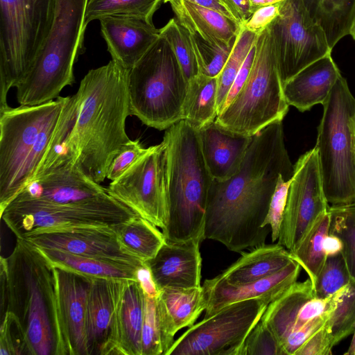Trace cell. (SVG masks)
<instances>
[{
	"label": "cell",
	"mask_w": 355,
	"mask_h": 355,
	"mask_svg": "<svg viewBox=\"0 0 355 355\" xmlns=\"http://www.w3.org/2000/svg\"><path fill=\"white\" fill-rule=\"evenodd\" d=\"M242 256L218 277L232 285L251 283L276 273L293 259L291 252L279 243L261 245Z\"/></svg>",
	"instance_id": "83f0119b"
},
{
	"label": "cell",
	"mask_w": 355,
	"mask_h": 355,
	"mask_svg": "<svg viewBox=\"0 0 355 355\" xmlns=\"http://www.w3.org/2000/svg\"><path fill=\"white\" fill-rule=\"evenodd\" d=\"M257 35L242 26L231 53L218 76L216 107L218 114L223 110L229 90L246 59Z\"/></svg>",
	"instance_id": "d590c367"
},
{
	"label": "cell",
	"mask_w": 355,
	"mask_h": 355,
	"mask_svg": "<svg viewBox=\"0 0 355 355\" xmlns=\"http://www.w3.org/2000/svg\"><path fill=\"white\" fill-rule=\"evenodd\" d=\"M200 242L166 240L156 255L144 262L159 290L164 288L200 287L202 257Z\"/></svg>",
	"instance_id": "44dd1931"
},
{
	"label": "cell",
	"mask_w": 355,
	"mask_h": 355,
	"mask_svg": "<svg viewBox=\"0 0 355 355\" xmlns=\"http://www.w3.org/2000/svg\"><path fill=\"white\" fill-rule=\"evenodd\" d=\"M354 351H355V329H354V331L353 333V337H352L350 345H349V347L348 348L347 352H345V354L353 355Z\"/></svg>",
	"instance_id": "91938a15"
},
{
	"label": "cell",
	"mask_w": 355,
	"mask_h": 355,
	"mask_svg": "<svg viewBox=\"0 0 355 355\" xmlns=\"http://www.w3.org/2000/svg\"><path fill=\"white\" fill-rule=\"evenodd\" d=\"M101 35L112 60L130 70L160 36L153 21L134 15H114L100 20Z\"/></svg>",
	"instance_id": "ffe728a7"
},
{
	"label": "cell",
	"mask_w": 355,
	"mask_h": 355,
	"mask_svg": "<svg viewBox=\"0 0 355 355\" xmlns=\"http://www.w3.org/2000/svg\"><path fill=\"white\" fill-rule=\"evenodd\" d=\"M137 280L146 295L152 297H157L159 295V291L153 281L149 268L145 263L137 271Z\"/></svg>",
	"instance_id": "db71d44e"
},
{
	"label": "cell",
	"mask_w": 355,
	"mask_h": 355,
	"mask_svg": "<svg viewBox=\"0 0 355 355\" xmlns=\"http://www.w3.org/2000/svg\"><path fill=\"white\" fill-rule=\"evenodd\" d=\"M329 319L296 352L295 355H329L334 347Z\"/></svg>",
	"instance_id": "681fc988"
},
{
	"label": "cell",
	"mask_w": 355,
	"mask_h": 355,
	"mask_svg": "<svg viewBox=\"0 0 355 355\" xmlns=\"http://www.w3.org/2000/svg\"><path fill=\"white\" fill-rule=\"evenodd\" d=\"M256 42L252 46L227 94L223 109L229 105L244 85L251 69L255 53Z\"/></svg>",
	"instance_id": "816d5d0a"
},
{
	"label": "cell",
	"mask_w": 355,
	"mask_h": 355,
	"mask_svg": "<svg viewBox=\"0 0 355 355\" xmlns=\"http://www.w3.org/2000/svg\"><path fill=\"white\" fill-rule=\"evenodd\" d=\"M137 216L114 197L95 202L61 205L17 196L1 211V219L17 239L36 232L114 226Z\"/></svg>",
	"instance_id": "8fae6325"
},
{
	"label": "cell",
	"mask_w": 355,
	"mask_h": 355,
	"mask_svg": "<svg viewBox=\"0 0 355 355\" xmlns=\"http://www.w3.org/2000/svg\"><path fill=\"white\" fill-rule=\"evenodd\" d=\"M292 164L284 142L282 121L252 136L239 170L224 181L213 180L205 216V238L228 250L265 244L270 229L263 225L278 178H292Z\"/></svg>",
	"instance_id": "6da1fadb"
},
{
	"label": "cell",
	"mask_w": 355,
	"mask_h": 355,
	"mask_svg": "<svg viewBox=\"0 0 355 355\" xmlns=\"http://www.w3.org/2000/svg\"><path fill=\"white\" fill-rule=\"evenodd\" d=\"M173 12L188 32L220 45L232 46L242 26L224 14L183 0H170Z\"/></svg>",
	"instance_id": "4316f807"
},
{
	"label": "cell",
	"mask_w": 355,
	"mask_h": 355,
	"mask_svg": "<svg viewBox=\"0 0 355 355\" xmlns=\"http://www.w3.org/2000/svg\"><path fill=\"white\" fill-rule=\"evenodd\" d=\"M314 297L309 278L303 282H296L267 306L261 320L274 333L281 347L292 333L301 308Z\"/></svg>",
	"instance_id": "f546056e"
},
{
	"label": "cell",
	"mask_w": 355,
	"mask_h": 355,
	"mask_svg": "<svg viewBox=\"0 0 355 355\" xmlns=\"http://www.w3.org/2000/svg\"><path fill=\"white\" fill-rule=\"evenodd\" d=\"M58 311L67 355H88L87 302L92 278L56 267Z\"/></svg>",
	"instance_id": "ac0fdd59"
},
{
	"label": "cell",
	"mask_w": 355,
	"mask_h": 355,
	"mask_svg": "<svg viewBox=\"0 0 355 355\" xmlns=\"http://www.w3.org/2000/svg\"><path fill=\"white\" fill-rule=\"evenodd\" d=\"M65 100L0 108V212L34 178Z\"/></svg>",
	"instance_id": "5b68a950"
},
{
	"label": "cell",
	"mask_w": 355,
	"mask_h": 355,
	"mask_svg": "<svg viewBox=\"0 0 355 355\" xmlns=\"http://www.w3.org/2000/svg\"><path fill=\"white\" fill-rule=\"evenodd\" d=\"M0 355H33L24 329L9 311L1 320Z\"/></svg>",
	"instance_id": "7bdbcfd3"
},
{
	"label": "cell",
	"mask_w": 355,
	"mask_h": 355,
	"mask_svg": "<svg viewBox=\"0 0 355 355\" xmlns=\"http://www.w3.org/2000/svg\"><path fill=\"white\" fill-rule=\"evenodd\" d=\"M166 146L164 141L148 147L134 165L111 181L108 193L162 230L168 219Z\"/></svg>",
	"instance_id": "5bb4252c"
},
{
	"label": "cell",
	"mask_w": 355,
	"mask_h": 355,
	"mask_svg": "<svg viewBox=\"0 0 355 355\" xmlns=\"http://www.w3.org/2000/svg\"><path fill=\"white\" fill-rule=\"evenodd\" d=\"M353 355H355V351H354V354H353Z\"/></svg>",
	"instance_id": "6125c7cd"
},
{
	"label": "cell",
	"mask_w": 355,
	"mask_h": 355,
	"mask_svg": "<svg viewBox=\"0 0 355 355\" xmlns=\"http://www.w3.org/2000/svg\"><path fill=\"white\" fill-rule=\"evenodd\" d=\"M189 33L198 65L199 73L210 77L218 76L229 58L233 45L214 44L204 40L197 34L189 32Z\"/></svg>",
	"instance_id": "60d3db41"
},
{
	"label": "cell",
	"mask_w": 355,
	"mask_h": 355,
	"mask_svg": "<svg viewBox=\"0 0 355 355\" xmlns=\"http://www.w3.org/2000/svg\"><path fill=\"white\" fill-rule=\"evenodd\" d=\"M341 76L329 53L306 66L283 85L286 101L300 112L309 110L317 104L323 105Z\"/></svg>",
	"instance_id": "cb8c5ba5"
},
{
	"label": "cell",
	"mask_w": 355,
	"mask_h": 355,
	"mask_svg": "<svg viewBox=\"0 0 355 355\" xmlns=\"http://www.w3.org/2000/svg\"><path fill=\"white\" fill-rule=\"evenodd\" d=\"M284 1L286 0H250L254 10L259 7L281 3Z\"/></svg>",
	"instance_id": "680465c9"
},
{
	"label": "cell",
	"mask_w": 355,
	"mask_h": 355,
	"mask_svg": "<svg viewBox=\"0 0 355 355\" xmlns=\"http://www.w3.org/2000/svg\"><path fill=\"white\" fill-rule=\"evenodd\" d=\"M188 85L171 45L160 34L128 71L130 114L148 127L166 130L182 120Z\"/></svg>",
	"instance_id": "52a82bcc"
},
{
	"label": "cell",
	"mask_w": 355,
	"mask_h": 355,
	"mask_svg": "<svg viewBox=\"0 0 355 355\" xmlns=\"http://www.w3.org/2000/svg\"><path fill=\"white\" fill-rule=\"evenodd\" d=\"M17 196L61 205L95 202L112 198L107 187L71 161H64L33 179Z\"/></svg>",
	"instance_id": "2e32d148"
},
{
	"label": "cell",
	"mask_w": 355,
	"mask_h": 355,
	"mask_svg": "<svg viewBox=\"0 0 355 355\" xmlns=\"http://www.w3.org/2000/svg\"><path fill=\"white\" fill-rule=\"evenodd\" d=\"M217 94L218 76L199 73L191 79L182 106V120L196 130L215 121Z\"/></svg>",
	"instance_id": "d6a6232c"
},
{
	"label": "cell",
	"mask_w": 355,
	"mask_h": 355,
	"mask_svg": "<svg viewBox=\"0 0 355 355\" xmlns=\"http://www.w3.org/2000/svg\"><path fill=\"white\" fill-rule=\"evenodd\" d=\"M166 202L168 219L162 230L166 240L205 239L208 194L213 178L206 166L198 131L180 120L166 130Z\"/></svg>",
	"instance_id": "277c9868"
},
{
	"label": "cell",
	"mask_w": 355,
	"mask_h": 355,
	"mask_svg": "<svg viewBox=\"0 0 355 355\" xmlns=\"http://www.w3.org/2000/svg\"><path fill=\"white\" fill-rule=\"evenodd\" d=\"M157 297L145 295L144 315L141 331V355H164Z\"/></svg>",
	"instance_id": "b9f144b4"
},
{
	"label": "cell",
	"mask_w": 355,
	"mask_h": 355,
	"mask_svg": "<svg viewBox=\"0 0 355 355\" xmlns=\"http://www.w3.org/2000/svg\"><path fill=\"white\" fill-rule=\"evenodd\" d=\"M291 180L292 178L286 180L282 175L279 176L268 212L263 223L265 227L270 226L272 242L277 240L279 236Z\"/></svg>",
	"instance_id": "f6af8a7d"
},
{
	"label": "cell",
	"mask_w": 355,
	"mask_h": 355,
	"mask_svg": "<svg viewBox=\"0 0 355 355\" xmlns=\"http://www.w3.org/2000/svg\"><path fill=\"white\" fill-rule=\"evenodd\" d=\"M269 304L265 299H249L228 304L189 327L166 355H239Z\"/></svg>",
	"instance_id": "7c38bea8"
},
{
	"label": "cell",
	"mask_w": 355,
	"mask_h": 355,
	"mask_svg": "<svg viewBox=\"0 0 355 355\" xmlns=\"http://www.w3.org/2000/svg\"><path fill=\"white\" fill-rule=\"evenodd\" d=\"M56 0H0V108L33 68L50 33Z\"/></svg>",
	"instance_id": "30bf717a"
},
{
	"label": "cell",
	"mask_w": 355,
	"mask_h": 355,
	"mask_svg": "<svg viewBox=\"0 0 355 355\" xmlns=\"http://www.w3.org/2000/svg\"><path fill=\"white\" fill-rule=\"evenodd\" d=\"M160 34L171 45L187 80L189 81L199 74L189 33L177 19H171L160 28Z\"/></svg>",
	"instance_id": "74e56055"
},
{
	"label": "cell",
	"mask_w": 355,
	"mask_h": 355,
	"mask_svg": "<svg viewBox=\"0 0 355 355\" xmlns=\"http://www.w3.org/2000/svg\"><path fill=\"white\" fill-rule=\"evenodd\" d=\"M349 35L355 40V18H354Z\"/></svg>",
	"instance_id": "94428289"
},
{
	"label": "cell",
	"mask_w": 355,
	"mask_h": 355,
	"mask_svg": "<svg viewBox=\"0 0 355 355\" xmlns=\"http://www.w3.org/2000/svg\"><path fill=\"white\" fill-rule=\"evenodd\" d=\"M0 305L1 320L7 312L8 306V271L6 257L1 256L0 259Z\"/></svg>",
	"instance_id": "11a10c76"
},
{
	"label": "cell",
	"mask_w": 355,
	"mask_h": 355,
	"mask_svg": "<svg viewBox=\"0 0 355 355\" xmlns=\"http://www.w3.org/2000/svg\"><path fill=\"white\" fill-rule=\"evenodd\" d=\"M128 69L111 60L89 70L76 93V110L63 145V157L98 183L104 182L115 155L130 140Z\"/></svg>",
	"instance_id": "7a4b0ae2"
},
{
	"label": "cell",
	"mask_w": 355,
	"mask_h": 355,
	"mask_svg": "<svg viewBox=\"0 0 355 355\" xmlns=\"http://www.w3.org/2000/svg\"><path fill=\"white\" fill-rule=\"evenodd\" d=\"M332 311L310 320L290 335L282 346L284 355H295L300 347L324 325Z\"/></svg>",
	"instance_id": "c3c4849f"
},
{
	"label": "cell",
	"mask_w": 355,
	"mask_h": 355,
	"mask_svg": "<svg viewBox=\"0 0 355 355\" xmlns=\"http://www.w3.org/2000/svg\"><path fill=\"white\" fill-rule=\"evenodd\" d=\"M40 249L55 266L92 278L137 280V271L144 265V262L135 263L76 255L53 249Z\"/></svg>",
	"instance_id": "f1b7e54d"
},
{
	"label": "cell",
	"mask_w": 355,
	"mask_h": 355,
	"mask_svg": "<svg viewBox=\"0 0 355 355\" xmlns=\"http://www.w3.org/2000/svg\"><path fill=\"white\" fill-rule=\"evenodd\" d=\"M239 355H284L274 333L261 320L245 338Z\"/></svg>",
	"instance_id": "ee69618b"
},
{
	"label": "cell",
	"mask_w": 355,
	"mask_h": 355,
	"mask_svg": "<svg viewBox=\"0 0 355 355\" xmlns=\"http://www.w3.org/2000/svg\"><path fill=\"white\" fill-rule=\"evenodd\" d=\"M268 28L282 85L331 53L324 33L309 15L301 0L282 2L279 15Z\"/></svg>",
	"instance_id": "4fadbf2b"
},
{
	"label": "cell",
	"mask_w": 355,
	"mask_h": 355,
	"mask_svg": "<svg viewBox=\"0 0 355 355\" xmlns=\"http://www.w3.org/2000/svg\"><path fill=\"white\" fill-rule=\"evenodd\" d=\"M158 228L139 216L114 225L123 252L144 263L153 258L166 241Z\"/></svg>",
	"instance_id": "1f68e13d"
},
{
	"label": "cell",
	"mask_w": 355,
	"mask_h": 355,
	"mask_svg": "<svg viewBox=\"0 0 355 355\" xmlns=\"http://www.w3.org/2000/svg\"><path fill=\"white\" fill-rule=\"evenodd\" d=\"M127 280L92 278L85 322L88 355H101L109 338L116 301Z\"/></svg>",
	"instance_id": "d4e9b609"
},
{
	"label": "cell",
	"mask_w": 355,
	"mask_h": 355,
	"mask_svg": "<svg viewBox=\"0 0 355 355\" xmlns=\"http://www.w3.org/2000/svg\"><path fill=\"white\" fill-rule=\"evenodd\" d=\"M236 16L243 26L254 11L250 0H220Z\"/></svg>",
	"instance_id": "f5cc1de1"
},
{
	"label": "cell",
	"mask_w": 355,
	"mask_h": 355,
	"mask_svg": "<svg viewBox=\"0 0 355 355\" xmlns=\"http://www.w3.org/2000/svg\"><path fill=\"white\" fill-rule=\"evenodd\" d=\"M330 225L331 214L328 209L317 218L295 249L290 251L293 259L307 273L312 284L327 259L323 243L329 233Z\"/></svg>",
	"instance_id": "836d02e7"
},
{
	"label": "cell",
	"mask_w": 355,
	"mask_h": 355,
	"mask_svg": "<svg viewBox=\"0 0 355 355\" xmlns=\"http://www.w3.org/2000/svg\"><path fill=\"white\" fill-rule=\"evenodd\" d=\"M88 0H56L48 37L26 77L15 87L21 105H36L60 96L74 83L73 65L82 49Z\"/></svg>",
	"instance_id": "8992f818"
},
{
	"label": "cell",
	"mask_w": 355,
	"mask_h": 355,
	"mask_svg": "<svg viewBox=\"0 0 355 355\" xmlns=\"http://www.w3.org/2000/svg\"><path fill=\"white\" fill-rule=\"evenodd\" d=\"M162 0H88L85 25L93 20L114 15H134L153 21Z\"/></svg>",
	"instance_id": "e575fe53"
},
{
	"label": "cell",
	"mask_w": 355,
	"mask_h": 355,
	"mask_svg": "<svg viewBox=\"0 0 355 355\" xmlns=\"http://www.w3.org/2000/svg\"><path fill=\"white\" fill-rule=\"evenodd\" d=\"M145 295L138 280H127L116 301L108 340L101 355H141Z\"/></svg>",
	"instance_id": "7402d4cb"
},
{
	"label": "cell",
	"mask_w": 355,
	"mask_h": 355,
	"mask_svg": "<svg viewBox=\"0 0 355 355\" xmlns=\"http://www.w3.org/2000/svg\"><path fill=\"white\" fill-rule=\"evenodd\" d=\"M281 3L282 2L256 8L250 19L242 26L257 35H259L277 17Z\"/></svg>",
	"instance_id": "f907efd6"
},
{
	"label": "cell",
	"mask_w": 355,
	"mask_h": 355,
	"mask_svg": "<svg viewBox=\"0 0 355 355\" xmlns=\"http://www.w3.org/2000/svg\"><path fill=\"white\" fill-rule=\"evenodd\" d=\"M329 233L336 235L343 243L341 253L350 277L355 279V203L331 206Z\"/></svg>",
	"instance_id": "8d00e7d4"
},
{
	"label": "cell",
	"mask_w": 355,
	"mask_h": 355,
	"mask_svg": "<svg viewBox=\"0 0 355 355\" xmlns=\"http://www.w3.org/2000/svg\"><path fill=\"white\" fill-rule=\"evenodd\" d=\"M322 105L315 147L324 194L332 206L354 204L355 98L342 76Z\"/></svg>",
	"instance_id": "ba28073f"
},
{
	"label": "cell",
	"mask_w": 355,
	"mask_h": 355,
	"mask_svg": "<svg viewBox=\"0 0 355 355\" xmlns=\"http://www.w3.org/2000/svg\"><path fill=\"white\" fill-rule=\"evenodd\" d=\"M269 28L257 35L249 75L239 93L215 122L232 133L252 137L283 121L288 111Z\"/></svg>",
	"instance_id": "9c48e42d"
},
{
	"label": "cell",
	"mask_w": 355,
	"mask_h": 355,
	"mask_svg": "<svg viewBox=\"0 0 355 355\" xmlns=\"http://www.w3.org/2000/svg\"><path fill=\"white\" fill-rule=\"evenodd\" d=\"M164 3H168L170 0H162ZM202 7L210 8L224 14L240 24L233 12L224 5L220 0H183Z\"/></svg>",
	"instance_id": "9f6ffc18"
},
{
	"label": "cell",
	"mask_w": 355,
	"mask_h": 355,
	"mask_svg": "<svg viewBox=\"0 0 355 355\" xmlns=\"http://www.w3.org/2000/svg\"><path fill=\"white\" fill-rule=\"evenodd\" d=\"M7 312L24 329L33 355H67L60 324L55 266L38 247L17 239L6 257Z\"/></svg>",
	"instance_id": "3957f363"
},
{
	"label": "cell",
	"mask_w": 355,
	"mask_h": 355,
	"mask_svg": "<svg viewBox=\"0 0 355 355\" xmlns=\"http://www.w3.org/2000/svg\"><path fill=\"white\" fill-rule=\"evenodd\" d=\"M162 333L164 355L174 343V336L184 327H191L206 309L202 286L164 288L157 297Z\"/></svg>",
	"instance_id": "484cf974"
},
{
	"label": "cell",
	"mask_w": 355,
	"mask_h": 355,
	"mask_svg": "<svg viewBox=\"0 0 355 355\" xmlns=\"http://www.w3.org/2000/svg\"><path fill=\"white\" fill-rule=\"evenodd\" d=\"M311 18L319 25L329 47L349 35L355 18V0H301Z\"/></svg>",
	"instance_id": "4dcf8cb0"
},
{
	"label": "cell",
	"mask_w": 355,
	"mask_h": 355,
	"mask_svg": "<svg viewBox=\"0 0 355 355\" xmlns=\"http://www.w3.org/2000/svg\"><path fill=\"white\" fill-rule=\"evenodd\" d=\"M139 139L130 140L115 155L108 168L107 178L114 181L121 177L148 151Z\"/></svg>",
	"instance_id": "bcb514c9"
},
{
	"label": "cell",
	"mask_w": 355,
	"mask_h": 355,
	"mask_svg": "<svg viewBox=\"0 0 355 355\" xmlns=\"http://www.w3.org/2000/svg\"><path fill=\"white\" fill-rule=\"evenodd\" d=\"M20 239L40 248L58 250L80 256L142 262L123 252L114 226L78 227L36 232Z\"/></svg>",
	"instance_id": "e0dca14e"
},
{
	"label": "cell",
	"mask_w": 355,
	"mask_h": 355,
	"mask_svg": "<svg viewBox=\"0 0 355 355\" xmlns=\"http://www.w3.org/2000/svg\"><path fill=\"white\" fill-rule=\"evenodd\" d=\"M329 208L315 147L300 157L288 190L279 244L295 249L317 218Z\"/></svg>",
	"instance_id": "9a60e30c"
},
{
	"label": "cell",
	"mask_w": 355,
	"mask_h": 355,
	"mask_svg": "<svg viewBox=\"0 0 355 355\" xmlns=\"http://www.w3.org/2000/svg\"><path fill=\"white\" fill-rule=\"evenodd\" d=\"M323 248L327 257L333 256L341 252L343 243L336 235L329 233L324 240Z\"/></svg>",
	"instance_id": "6f0895ef"
},
{
	"label": "cell",
	"mask_w": 355,
	"mask_h": 355,
	"mask_svg": "<svg viewBox=\"0 0 355 355\" xmlns=\"http://www.w3.org/2000/svg\"><path fill=\"white\" fill-rule=\"evenodd\" d=\"M343 287L329 297L324 298L314 297L307 301L301 308L297 315L292 333L290 335L302 327L310 320L325 313L332 311L336 307L337 302L343 292Z\"/></svg>",
	"instance_id": "7dc6e473"
},
{
	"label": "cell",
	"mask_w": 355,
	"mask_h": 355,
	"mask_svg": "<svg viewBox=\"0 0 355 355\" xmlns=\"http://www.w3.org/2000/svg\"><path fill=\"white\" fill-rule=\"evenodd\" d=\"M198 131L206 166L215 180L224 181L240 168L252 137L228 132L215 121Z\"/></svg>",
	"instance_id": "603a6c76"
},
{
	"label": "cell",
	"mask_w": 355,
	"mask_h": 355,
	"mask_svg": "<svg viewBox=\"0 0 355 355\" xmlns=\"http://www.w3.org/2000/svg\"><path fill=\"white\" fill-rule=\"evenodd\" d=\"M351 279L342 253L328 256L313 284L315 297H329L347 285Z\"/></svg>",
	"instance_id": "ab89813d"
},
{
	"label": "cell",
	"mask_w": 355,
	"mask_h": 355,
	"mask_svg": "<svg viewBox=\"0 0 355 355\" xmlns=\"http://www.w3.org/2000/svg\"><path fill=\"white\" fill-rule=\"evenodd\" d=\"M329 322L333 344L354 333L355 329V279L343 287V292L332 311Z\"/></svg>",
	"instance_id": "f35d334b"
},
{
	"label": "cell",
	"mask_w": 355,
	"mask_h": 355,
	"mask_svg": "<svg viewBox=\"0 0 355 355\" xmlns=\"http://www.w3.org/2000/svg\"><path fill=\"white\" fill-rule=\"evenodd\" d=\"M300 265L294 259L285 268L266 278L243 284L232 285L218 276L205 279L202 286L208 318L224 306L249 299H265L272 302L297 282Z\"/></svg>",
	"instance_id": "d6986e66"
}]
</instances>
